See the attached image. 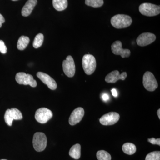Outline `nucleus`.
Segmentation results:
<instances>
[{"mask_svg": "<svg viewBox=\"0 0 160 160\" xmlns=\"http://www.w3.org/2000/svg\"><path fill=\"white\" fill-rule=\"evenodd\" d=\"M5 122L9 126H12L13 120H20L23 118L22 114L21 112L16 108L8 109L4 116Z\"/></svg>", "mask_w": 160, "mask_h": 160, "instance_id": "nucleus-8", "label": "nucleus"}, {"mask_svg": "<svg viewBox=\"0 0 160 160\" xmlns=\"http://www.w3.org/2000/svg\"><path fill=\"white\" fill-rule=\"evenodd\" d=\"M97 158L98 160H111V156L105 150H99L97 153Z\"/></svg>", "mask_w": 160, "mask_h": 160, "instance_id": "nucleus-23", "label": "nucleus"}, {"mask_svg": "<svg viewBox=\"0 0 160 160\" xmlns=\"http://www.w3.org/2000/svg\"><path fill=\"white\" fill-rule=\"evenodd\" d=\"M120 119V115L116 112H110L100 118V122L103 126H111L116 124Z\"/></svg>", "mask_w": 160, "mask_h": 160, "instance_id": "nucleus-10", "label": "nucleus"}, {"mask_svg": "<svg viewBox=\"0 0 160 160\" xmlns=\"http://www.w3.org/2000/svg\"><path fill=\"white\" fill-rule=\"evenodd\" d=\"M145 160H160V152L157 151L150 152L147 155Z\"/></svg>", "mask_w": 160, "mask_h": 160, "instance_id": "nucleus-24", "label": "nucleus"}, {"mask_svg": "<svg viewBox=\"0 0 160 160\" xmlns=\"http://www.w3.org/2000/svg\"><path fill=\"white\" fill-rule=\"evenodd\" d=\"M7 160L3 159V160Z\"/></svg>", "mask_w": 160, "mask_h": 160, "instance_id": "nucleus-32", "label": "nucleus"}, {"mask_svg": "<svg viewBox=\"0 0 160 160\" xmlns=\"http://www.w3.org/2000/svg\"><path fill=\"white\" fill-rule=\"evenodd\" d=\"M143 84L145 89L149 91H154L158 87L157 81L153 74L149 71L146 72L143 75Z\"/></svg>", "mask_w": 160, "mask_h": 160, "instance_id": "nucleus-5", "label": "nucleus"}, {"mask_svg": "<svg viewBox=\"0 0 160 160\" xmlns=\"http://www.w3.org/2000/svg\"><path fill=\"white\" fill-rule=\"evenodd\" d=\"M112 53L116 55H120L122 58H129L131 54V52L129 49H124L122 47L121 41H117L111 46Z\"/></svg>", "mask_w": 160, "mask_h": 160, "instance_id": "nucleus-11", "label": "nucleus"}, {"mask_svg": "<svg viewBox=\"0 0 160 160\" xmlns=\"http://www.w3.org/2000/svg\"><path fill=\"white\" fill-rule=\"evenodd\" d=\"M53 116L52 112L46 108H41L36 112L35 118L38 122L45 124L52 118Z\"/></svg>", "mask_w": 160, "mask_h": 160, "instance_id": "nucleus-9", "label": "nucleus"}, {"mask_svg": "<svg viewBox=\"0 0 160 160\" xmlns=\"http://www.w3.org/2000/svg\"><path fill=\"white\" fill-rule=\"evenodd\" d=\"M47 143V138L45 133L42 132L35 133L32 140V144L36 151L42 152L45 150Z\"/></svg>", "mask_w": 160, "mask_h": 160, "instance_id": "nucleus-4", "label": "nucleus"}, {"mask_svg": "<svg viewBox=\"0 0 160 160\" xmlns=\"http://www.w3.org/2000/svg\"><path fill=\"white\" fill-rule=\"evenodd\" d=\"M111 25L116 29L127 28L131 25L132 20L129 16L125 14H117L111 19Z\"/></svg>", "mask_w": 160, "mask_h": 160, "instance_id": "nucleus-1", "label": "nucleus"}, {"mask_svg": "<svg viewBox=\"0 0 160 160\" xmlns=\"http://www.w3.org/2000/svg\"><path fill=\"white\" fill-rule=\"evenodd\" d=\"M12 1H18V0H12Z\"/></svg>", "mask_w": 160, "mask_h": 160, "instance_id": "nucleus-31", "label": "nucleus"}, {"mask_svg": "<svg viewBox=\"0 0 160 160\" xmlns=\"http://www.w3.org/2000/svg\"><path fill=\"white\" fill-rule=\"evenodd\" d=\"M37 76L43 83L47 85L49 89L51 90H55L57 88V83L49 75L44 72H39L37 74Z\"/></svg>", "mask_w": 160, "mask_h": 160, "instance_id": "nucleus-14", "label": "nucleus"}, {"mask_svg": "<svg viewBox=\"0 0 160 160\" xmlns=\"http://www.w3.org/2000/svg\"><path fill=\"white\" fill-rule=\"evenodd\" d=\"M102 98L103 100H104V101H108L109 99V95L106 94V93H104L102 96Z\"/></svg>", "mask_w": 160, "mask_h": 160, "instance_id": "nucleus-28", "label": "nucleus"}, {"mask_svg": "<svg viewBox=\"0 0 160 160\" xmlns=\"http://www.w3.org/2000/svg\"><path fill=\"white\" fill-rule=\"evenodd\" d=\"M81 146L80 144H75L69 150V156L74 159H79L81 157Z\"/></svg>", "mask_w": 160, "mask_h": 160, "instance_id": "nucleus-17", "label": "nucleus"}, {"mask_svg": "<svg viewBox=\"0 0 160 160\" xmlns=\"http://www.w3.org/2000/svg\"><path fill=\"white\" fill-rule=\"evenodd\" d=\"M15 79L20 85H29L32 87L37 86L36 81L33 79L31 74H26L23 72H18L16 75Z\"/></svg>", "mask_w": 160, "mask_h": 160, "instance_id": "nucleus-6", "label": "nucleus"}, {"mask_svg": "<svg viewBox=\"0 0 160 160\" xmlns=\"http://www.w3.org/2000/svg\"><path fill=\"white\" fill-rule=\"evenodd\" d=\"M139 10L141 14L148 17L155 16L160 13V6L151 3H142L139 6Z\"/></svg>", "mask_w": 160, "mask_h": 160, "instance_id": "nucleus-3", "label": "nucleus"}, {"mask_svg": "<svg viewBox=\"0 0 160 160\" xmlns=\"http://www.w3.org/2000/svg\"><path fill=\"white\" fill-rule=\"evenodd\" d=\"M127 76V72H126L120 74L118 70H114L106 76L105 81L107 83H114L116 82L118 80H125Z\"/></svg>", "mask_w": 160, "mask_h": 160, "instance_id": "nucleus-15", "label": "nucleus"}, {"mask_svg": "<svg viewBox=\"0 0 160 160\" xmlns=\"http://www.w3.org/2000/svg\"><path fill=\"white\" fill-rule=\"evenodd\" d=\"M112 93V96L114 97H117L118 95L117 91L115 89H113L111 90Z\"/></svg>", "mask_w": 160, "mask_h": 160, "instance_id": "nucleus-29", "label": "nucleus"}, {"mask_svg": "<svg viewBox=\"0 0 160 160\" xmlns=\"http://www.w3.org/2000/svg\"><path fill=\"white\" fill-rule=\"evenodd\" d=\"M63 71L65 74L69 78L73 77L76 71L74 60L71 56H68L66 60L63 62Z\"/></svg>", "mask_w": 160, "mask_h": 160, "instance_id": "nucleus-7", "label": "nucleus"}, {"mask_svg": "<svg viewBox=\"0 0 160 160\" xmlns=\"http://www.w3.org/2000/svg\"><path fill=\"white\" fill-rule=\"evenodd\" d=\"M29 38L28 37L22 36L18 40L17 48L19 50H24L29 44Z\"/></svg>", "mask_w": 160, "mask_h": 160, "instance_id": "nucleus-19", "label": "nucleus"}, {"mask_svg": "<svg viewBox=\"0 0 160 160\" xmlns=\"http://www.w3.org/2000/svg\"><path fill=\"white\" fill-rule=\"evenodd\" d=\"M53 7L58 11L65 10L68 6L67 0H52Z\"/></svg>", "mask_w": 160, "mask_h": 160, "instance_id": "nucleus-18", "label": "nucleus"}, {"mask_svg": "<svg viewBox=\"0 0 160 160\" xmlns=\"http://www.w3.org/2000/svg\"><path fill=\"white\" fill-rule=\"evenodd\" d=\"M5 22V19L2 14H0V28L2 26V24Z\"/></svg>", "mask_w": 160, "mask_h": 160, "instance_id": "nucleus-27", "label": "nucleus"}, {"mask_svg": "<svg viewBox=\"0 0 160 160\" xmlns=\"http://www.w3.org/2000/svg\"><path fill=\"white\" fill-rule=\"evenodd\" d=\"M148 142L153 145H158L160 146V139H155L154 138H151L148 139Z\"/></svg>", "mask_w": 160, "mask_h": 160, "instance_id": "nucleus-26", "label": "nucleus"}, {"mask_svg": "<svg viewBox=\"0 0 160 160\" xmlns=\"http://www.w3.org/2000/svg\"><path fill=\"white\" fill-rule=\"evenodd\" d=\"M85 114L84 109L82 107L75 109L69 118V123L71 126H74L79 123L82 119Z\"/></svg>", "mask_w": 160, "mask_h": 160, "instance_id": "nucleus-13", "label": "nucleus"}, {"mask_svg": "<svg viewBox=\"0 0 160 160\" xmlns=\"http://www.w3.org/2000/svg\"><path fill=\"white\" fill-rule=\"evenodd\" d=\"M7 51V48L5 45V43L2 40H0V52L5 54Z\"/></svg>", "mask_w": 160, "mask_h": 160, "instance_id": "nucleus-25", "label": "nucleus"}, {"mask_svg": "<svg viewBox=\"0 0 160 160\" xmlns=\"http://www.w3.org/2000/svg\"><path fill=\"white\" fill-rule=\"evenodd\" d=\"M123 151L126 154L132 155L134 154L136 152V147L135 145L131 143H126L123 145Z\"/></svg>", "mask_w": 160, "mask_h": 160, "instance_id": "nucleus-20", "label": "nucleus"}, {"mask_svg": "<svg viewBox=\"0 0 160 160\" xmlns=\"http://www.w3.org/2000/svg\"><path fill=\"white\" fill-rule=\"evenodd\" d=\"M44 41V35L42 33H39L37 35L33 41V47L36 49L39 48L42 45Z\"/></svg>", "mask_w": 160, "mask_h": 160, "instance_id": "nucleus-22", "label": "nucleus"}, {"mask_svg": "<svg viewBox=\"0 0 160 160\" xmlns=\"http://www.w3.org/2000/svg\"><path fill=\"white\" fill-rule=\"evenodd\" d=\"M156 39L155 34L150 32H144L140 34L137 39L136 42L139 46H146L150 45Z\"/></svg>", "mask_w": 160, "mask_h": 160, "instance_id": "nucleus-12", "label": "nucleus"}, {"mask_svg": "<svg viewBox=\"0 0 160 160\" xmlns=\"http://www.w3.org/2000/svg\"><path fill=\"white\" fill-rule=\"evenodd\" d=\"M85 3L87 6L98 8L103 6L104 0H85Z\"/></svg>", "mask_w": 160, "mask_h": 160, "instance_id": "nucleus-21", "label": "nucleus"}, {"mask_svg": "<svg viewBox=\"0 0 160 160\" xmlns=\"http://www.w3.org/2000/svg\"><path fill=\"white\" fill-rule=\"evenodd\" d=\"M37 0H28L22 10V14L23 17H28L31 14L35 6L37 4Z\"/></svg>", "mask_w": 160, "mask_h": 160, "instance_id": "nucleus-16", "label": "nucleus"}, {"mask_svg": "<svg viewBox=\"0 0 160 160\" xmlns=\"http://www.w3.org/2000/svg\"><path fill=\"white\" fill-rule=\"evenodd\" d=\"M82 64L85 73L89 75L92 74L96 69L95 58L91 54H86L83 56Z\"/></svg>", "mask_w": 160, "mask_h": 160, "instance_id": "nucleus-2", "label": "nucleus"}, {"mask_svg": "<svg viewBox=\"0 0 160 160\" xmlns=\"http://www.w3.org/2000/svg\"><path fill=\"white\" fill-rule=\"evenodd\" d=\"M157 114L158 117L159 119H160V109H159L158 110L157 112Z\"/></svg>", "mask_w": 160, "mask_h": 160, "instance_id": "nucleus-30", "label": "nucleus"}]
</instances>
